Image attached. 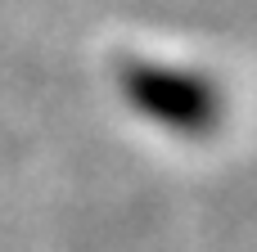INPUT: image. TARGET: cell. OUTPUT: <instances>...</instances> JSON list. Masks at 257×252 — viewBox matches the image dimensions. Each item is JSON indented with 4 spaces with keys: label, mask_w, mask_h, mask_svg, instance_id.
<instances>
[{
    "label": "cell",
    "mask_w": 257,
    "mask_h": 252,
    "mask_svg": "<svg viewBox=\"0 0 257 252\" xmlns=\"http://www.w3.org/2000/svg\"><path fill=\"white\" fill-rule=\"evenodd\" d=\"M117 90L145 122H154L172 135L199 140V135H212L221 122V90L203 72H190V68L126 59L117 72Z\"/></svg>",
    "instance_id": "cell-1"
}]
</instances>
